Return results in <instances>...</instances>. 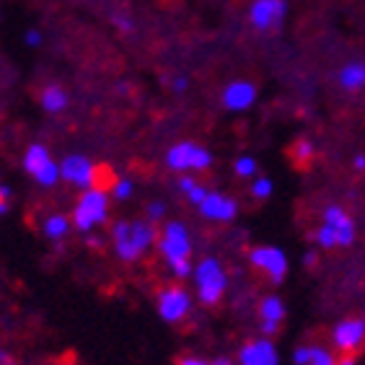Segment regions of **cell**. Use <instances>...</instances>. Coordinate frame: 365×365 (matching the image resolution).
I'll use <instances>...</instances> for the list:
<instances>
[{
  "mask_svg": "<svg viewBox=\"0 0 365 365\" xmlns=\"http://www.w3.org/2000/svg\"><path fill=\"white\" fill-rule=\"evenodd\" d=\"M155 249L161 254L163 264L169 267V272L174 274L176 280H187L192 277L195 269V241H192L190 228L182 220H166L158 228V241Z\"/></svg>",
  "mask_w": 365,
  "mask_h": 365,
  "instance_id": "obj_1",
  "label": "cell"
},
{
  "mask_svg": "<svg viewBox=\"0 0 365 365\" xmlns=\"http://www.w3.org/2000/svg\"><path fill=\"white\" fill-rule=\"evenodd\" d=\"M109 239H112L117 259L125 262V264H135L155 246V241H158V225L145 218L114 220L112 228H109Z\"/></svg>",
  "mask_w": 365,
  "mask_h": 365,
  "instance_id": "obj_2",
  "label": "cell"
},
{
  "mask_svg": "<svg viewBox=\"0 0 365 365\" xmlns=\"http://www.w3.org/2000/svg\"><path fill=\"white\" fill-rule=\"evenodd\" d=\"M109 212H112V195L109 190H104L101 184L96 187H88V190L81 192V197L76 200V207H73V228L86 233H93L96 228L109 223Z\"/></svg>",
  "mask_w": 365,
  "mask_h": 365,
  "instance_id": "obj_3",
  "label": "cell"
},
{
  "mask_svg": "<svg viewBox=\"0 0 365 365\" xmlns=\"http://www.w3.org/2000/svg\"><path fill=\"white\" fill-rule=\"evenodd\" d=\"M192 285H195V298L202 306L207 309L218 306L228 290V272H225L223 262L218 257H202L200 262H195Z\"/></svg>",
  "mask_w": 365,
  "mask_h": 365,
  "instance_id": "obj_4",
  "label": "cell"
},
{
  "mask_svg": "<svg viewBox=\"0 0 365 365\" xmlns=\"http://www.w3.org/2000/svg\"><path fill=\"white\" fill-rule=\"evenodd\" d=\"M314 244L319 249H344L355 244V220L344 207L329 205L322 212V225L314 231Z\"/></svg>",
  "mask_w": 365,
  "mask_h": 365,
  "instance_id": "obj_5",
  "label": "cell"
},
{
  "mask_svg": "<svg viewBox=\"0 0 365 365\" xmlns=\"http://www.w3.org/2000/svg\"><path fill=\"white\" fill-rule=\"evenodd\" d=\"M166 166L174 174H200L212 166V153L195 140H182L166 150Z\"/></svg>",
  "mask_w": 365,
  "mask_h": 365,
  "instance_id": "obj_6",
  "label": "cell"
},
{
  "mask_svg": "<svg viewBox=\"0 0 365 365\" xmlns=\"http://www.w3.org/2000/svg\"><path fill=\"white\" fill-rule=\"evenodd\" d=\"M21 166L39 187L49 190L60 182V161H55V155L49 153V148L42 143H31L21 155Z\"/></svg>",
  "mask_w": 365,
  "mask_h": 365,
  "instance_id": "obj_7",
  "label": "cell"
},
{
  "mask_svg": "<svg viewBox=\"0 0 365 365\" xmlns=\"http://www.w3.org/2000/svg\"><path fill=\"white\" fill-rule=\"evenodd\" d=\"M246 259L252 264L254 269L259 274H264L272 285H282L285 277H288V254L282 252L280 246H267V244H259V246H252L249 254H246Z\"/></svg>",
  "mask_w": 365,
  "mask_h": 365,
  "instance_id": "obj_8",
  "label": "cell"
},
{
  "mask_svg": "<svg viewBox=\"0 0 365 365\" xmlns=\"http://www.w3.org/2000/svg\"><path fill=\"white\" fill-rule=\"evenodd\" d=\"M192 303H195V298H192V293L184 288L182 282L166 285V288H161L158 295H155L158 317L166 324H182L192 314Z\"/></svg>",
  "mask_w": 365,
  "mask_h": 365,
  "instance_id": "obj_9",
  "label": "cell"
},
{
  "mask_svg": "<svg viewBox=\"0 0 365 365\" xmlns=\"http://www.w3.org/2000/svg\"><path fill=\"white\" fill-rule=\"evenodd\" d=\"M331 350L339 355H358L365 347V319L344 317L329 331Z\"/></svg>",
  "mask_w": 365,
  "mask_h": 365,
  "instance_id": "obj_10",
  "label": "cell"
},
{
  "mask_svg": "<svg viewBox=\"0 0 365 365\" xmlns=\"http://www.w3.org/2000/svg\"><path fill=\"white\" fill-rule=\"evenodd\" d=\"M60 179H63L65 184H71V187L83 192V190H88V187H96L98 184V166L91 158H86V155L71 153L60 161Z\"/></svg>",
  "mask_w": 365,
  "mask_h": 365,
  "instance_id": "obj_11",
  "label": "cell"
},
{
  "mask_svg": "<svg viewBox=\"0 0 365 365\" xmlns=\"http://www.w3.org/2000/svg\"><path fill=\"white\" fill-rule=\"evenodd\" d=\"M288 0H252L249 6V24L262 34H272L285 24Z\"/></svg>",
  "mask_w": 365,
  "mask_h": 365,
  "instance_id": "obj_12",
  "label": "cell"
},
{
  "mask_svg": "<svg viewBox=\"0 0 365 365\" xmlns=\"http://www.w3.org/2000/svg\"><path fill=\"white\" fill-rule=\"evenodd\" d=\"M236 365H280V352L272 337H254L249 342L241 344L239 355H236Z\"/></svg>",
  "mask_w": 365,
  "mask_h": 365,
  "instance_id": "obj_13",
  "label": "cell"
},
{
  "mask_svg": "<svg viewBox=\"0 0 365 365\" xmlns=\"http://www.w3.org/2000/svg\"><path fill=\"white\" fill-rule=\"evenodd\" d=\"M257 86L252 81H231V83L225 86L223 93H220V104H223L225 112H233V114H241V112H249L254 104H257Z\"/></svg>",
  "mask_w": 365,
  "mask_h": 365,
  "instance_id": "obj_14",
  "label": "cell"
},
{
  "mask_svg": "<svg viewBox=\"0 0 365 365\" xmlns=\"http://www.w3.org/2000/svg\"><path fill=\"white\" fill-rule=\"evenodd\" d=\"M197 210H200V215L205 220H210V223H233L236 215H239V202L231 195L210 190Z\"/></svg>",
  "mask_w": 365,
  "mask_h": 365,
  "instance_id": "obj_15",
  "label": "cell"
},
{
  "mask_svg": "<svg viewBox=\"0 0 365 365\" xmlns=\"http://www.w3.org/2000/svg\"><path fill=\"white\" fill-rule=\"evenodd\" d=\"M285 322V301L280 295H264L259 301V327L264 337H274Z\"/></svg>",
  "mask_w": 365,
  "mask_h": 365,
  "instance_id": "obj_16",
  "label": "cell"
},
{
  "mask_svg": "<svg viewBox=\"0 0 365 365\" xmlns=\"http://www.w3.org/2000/svg\"><path fill=\"white\" fill-rule=\"evenodd\" d=\"M293 365H337V352L329 344H298L293 350Z\"/></svg>",
  "mask_w": 365,
  "mask_h": 365,
  "instance_id": "obj_17",
  "label": "cell"
},
{
  "mask_svg": "<svg viewBox=\"0 0 365 365\" xmlns=\"http://www.w3.org/2000/svg\"><path fill=\"white\" fill-rule=\"evenodd\" d=\"M337 83H339V88L347 91V93L365 91V60L344 63L337 73Z\"/></svg>",
  "mask_w": 365,
  "mask_h": 365,
  "instance_id": "obj_18",
  "label": "cell"
},
{
  "mask_svg": "<svg viewBox=\"0 0 365 365\" xmlns=\"http://www.w3.org/2000/svg\"><path fill=\"white\" fill-rule=\"evenodd\" d=\"M73 231V220L65 215V212H49L47 218L42 220V233L44 239L52 241V244H60L71 236Z\"/></svg>",
  "mask_w": 365,
  "mask_h": 365,
  "instance_id": "obj_19",
  "label": "cell"
},
{
  "mask_svg": "<svg viewBox=\"0 0 365 365\" xmlns=\"http://www.w3.org/2000/svg\"><path fill=\"white\" fill-rule=\"evenodd\" d=\"M68 91H65L60 83H47L39 91V106H42V112L47 114H60L68 109Z\"/></svg>",
  "mask_w": 365,
  "mask_h": 365,
  "instance_id": "obj_20",
  "label": "cell"
},
{
  "mask_svg": "<svg viewBox=\"0 0 365 365\" xmlns=\"http://www.w3.org/2000/svg\"><path fill=\"white\" fill-rule=\"evenodd\" d=\"M179 192L190 200V205L200 207V205H202V200H205V195H207L210 190H207L202 182H197L195 174H182V176H179Z\"/></svg>",
  "mask_w": 365,
  "mask_h": 365,
  "instance_id": "obj_21",
  "label": "cell"
},
{
  "mask_svg": "<svg viewBox=\"0 0 365 365\" xmlns=\"http://www.w3.org/2000/svg\"><path fill=\"white\" fill-rule=\"evenodd\" d=\"M249 192H252L254 200H259V202H264V200H269L274 192V184L269 176H254L252 184H249Z\"/></svg>",
  "mask_w": 365,
  "mask_h": 365,
  "instance_id": "obj_22",
  "label": "cell"
},
{
  "mask_svg": "<svg viewBox=\"0 0 365 365\" xmlns=\"http://www.w3.org/2000/svg\"><path fill=\"white\" fill-rule=\"evenodd\" d=\"M257 169H259V163H257V158H252V155H239L236 161H233V174L239 176V179H254L257 176Z\"/></svg>",
  "mask_w": 365,
  "mask_h": 365,
  "instance_id": "obj_23",
  "label": "cell"
},
{
  "mask_svg": "<svg viewBox=\"0 0 365 365\" xmlns=\"http://www.w3.org/2000/svg\"><path fill=\"white\" fill-rule=\"evenodd\" d=\"M112 200H117V202H127L130 197L135 195V182L130 179V176H122V179H117V182L112 184Z\"/></svg>",
  "mask_w": 365,
  "mask_h": 365,
  "instance_id": "obj_24",
  "label": "cell"
},
{
  "mask_svg": "<svg viewBox=\"0 0 365 365\" xmlns=\"http://www.w3.org/2000/svg\"><path fill=\"white\" fill-rule=\"evenodd\" d=\"M163 218H166V205L158 202V200H155V202H148L145 220H150V223H155V225H161Z\"/></svg>",
  "mask_w": 365,
  "mask_h": 365,
  "instance_id": "obj_25",
  "label": "cell"
},
{
  "mask_svg": "<svg viewBox=\"0 0 365 365\" xmlns=\"http://www.w3.org/2000/svg\"><path fill=\"white\" fill-rule=\"evenodd\" d=\"M311 155H314V145H311L309 140H301L295 145V158H298V161H306Z\"/></svg>",
  "mask_w": 365,
  "mask_h": 365,
  "instance_id": "obj_26",
  "label": "cell"
},
{
  "mask_svg": "<svg viewBox=\"0 0 365 365\" xmlns=\"http://www.w3.org/2000/svg\"><path fill=\"white\" fill-rule=\"evenodd\" d=\"M42 42H44L42 31H39V29H29V31H26V44H29V47H42Z\"/></svg>",
  "mask_w": 365,
  "mask_h": 365,
  "instance_id": "obj_27",
  "label": "cell"
},
{
  "mask_svg": "<svg viewBox=\"0 0 365 365\" xmlns=\"http://www.w3.org/2000/svg\"><path fill=\"white\" fill-rule=\"evenodd\" d=\"M176 365H210V360L200 358V355H182L176 360Z\"/></svg>",
  "mask_w": 365,
  "mask_h": 365,
  "instance_id": "obj_28",
  "label": "cell"
},
{
  "mask_svg": "<svg viewBox=\"0 0 365 365\" xmlns=\"http://www.w3.org/2000/svg\"><path fill=\"white\" fill-rule=\"evenodd\" d=\"M187 88H190V81H187V78H184V76L174 78V83H171V91H174V93H184Z\"/></svg>",
  "mask_w": 365,
  "mask_h": 365,
  "instance_id": "obj_29",
  "label": "cell"
},
{
  "mask_svg": "<svg viewBox=\"0 0 365 365\" xmlns=\"http://www.w3.org/2000/svg\"><path fill=\"white\" fill-rule=\"evenodd\" d=\"M352 166H355V171H365V153L355 155V158H352Z\"/></svg>",
  "mask_w": 365,
  "mask_h": 365,
  "instance_id": "obj_30",
  "label": "cell"
},
{
  "mask_svg": "<svg viewBox=\"0 0 365 365\" xmlns=\"http://www.w3.org/2000/svg\"><path fill=\"white\" fill-rule=\"evenodd\" d=\"M210 365H236V360L233 358H225V355H218V358H212Z\"/></svg>",
  "mask_w": 365,
  "mask_h": 365,
  "instance_id": "obj_31",
  "label": "cell"
},
{
  "mask_svg": "<svg viewBox=\"0 0 365 365\" xmlns=\"http://www.w3.org/2000/svg\"><path fill=\"white\" fill-rule=\"evenodd\" d=\"M337 365H358V358L355 355H339Z\"/></svg>",
  "mask_w": 365,
  "mask_h": 365,
  "instance_id": "obj_32",
  "label": "cell"
},
{
  "mask_svg": "<svg viewBox=\"0 0 365 365\" xmlns=\"http://www.w3.org/2000/svg\"><path fill=\"white\" fill-rule=\"evenodd\" d=\"M303 264L309 267V264H317V252H306L303 254Z\"/></svg>",
  "mask_w": 365,
  "mask_h": 365,
  "instance_id": "obj_33",
  "label": "cell"
},
{
  "mask_svg": "<svg viewBox=\"0 0 365 365\" xmlns=\"http://www.w3.org/2000/svg\"><path fill=\"white\" fill-rule=\"evenodd\" d=\"M117 24H120V29H122V31H127V34H133V31H135L133 21H127V19H120Z\"/></svg>",
  "mask_w": 365,
  "mask_h": 365,
  "instance_id": "obj_34",
  "label": "cell"
},
{
  "mask_svg": "<svg viewBox=\"0 0 365 365\" xmlns=\"http://www.w3.org/2000/svg\"><path fill=\"white\" fill-rule=\"evenodd\" d=\"M11 212V202L8 200H0V215H8Z\"/></svg>",
  "mask_w": 365,
  "mask_h": 365,
  "instance_id": "obj_35",
  "label": "cell"
},
{
  "mask_svg": "<svg viewBox=\"0 0 365 365\" xmlns=\"http://www.w3.org/2000/svg\"><path fill=\"white\" fill-rule=\"evenodd\" d=\"M8 360H11V355H8V352L3 350V347H0V365H6Z\"/></svg>",
  "mask_w": 365,
  "mask_h": 365,
  "instance_id": "obj_36",
  "label": "cell"
},
{
  "mask_svg": "<svg viewBox=\"0 0 365 365\" xmlns=\"http://www.w3.org/2000/svg\"><path fill=\"white\" fill-rule=\"evenodd\" d=\"M6 365H29V363H19V360H14V358H11V360H8Z\"/></svg>",
  "mask_w": 365,
  "mask_h": 365,
  "instance_id": "obj_37",
  "label": "cell"
}]
</instances>
